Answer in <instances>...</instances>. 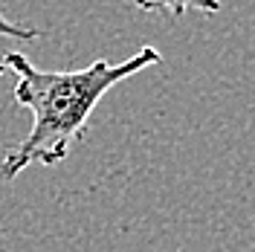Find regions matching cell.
I'll use <instances>...</instances> for the list:
<instances>
[{
    "label": "cell",
    "instance_id": "1",
    "mask_svg": "<svg viewBox=\"0 0 255 252\" xmlns=\"http://www.w3.org/2000/svg\"><path fill=\"white\" fill-rule=\"evenodd\" d=\"M162 61L157 47H142L130 58L111 64L105 58L84 70H38L20 52H6L3 67L15 73V105L32 113V127L0 162V177L15 180L29 165H58L84 136L99 102L125 79Z\"/></svg>",
    "mask_w": 255,
    "mask_h": 252
},
{
    "label": "cell",
    "instance_id": "2",
    "mask_svg": "<svg viewBox=\"0 0 255 252\" xmlns=\"http://www.w3.org/2000/svg\"><path fill=\"white\" fill-rule=\"evenodd\" d=\"M136 9L142 12H165V15H186V12H206V15H218L221 12V0H133Z\"/></svg>",
    "mask_w": 255,
    "mask_h": 252
},
{
    "label": "cell",
    "instance_id": "3",
    "mask_svg": "<svg viewBox=\"0 0 255 252\" xmlns=\"http://www.w3.org/2000/svg\"><path fill=\"white\" fill-rule=\"evenodd\" d=\"M41 32L35 29V26H23V23H15V20H9V17L3 15V9H0V38H15V41H35Z\"/></svg>",
    "mask_w": 255,
    "mask_h": 252
},
{
    "label": "cell",
    "instance_id": "4",
    "mask_svg": "<svg viewBox=\"0 0 255 252\" xmlns=\"http://www.w3.org/2000/svg\"><path fill=\"white\" fill-rule=\"evenodd\" d=\"M3 76H6V67H3V61H0V79H3Z\"/></svg>",
    "mask_w": 255,
    "mask_h": 252
}]
</instances>
